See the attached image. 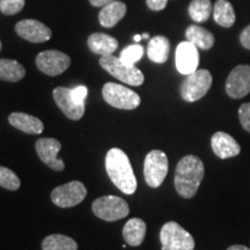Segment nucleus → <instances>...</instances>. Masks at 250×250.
<instances>
[{"mask_svg":"<svg viewBox=\"0 0 250 250\" xmlns=\"http://www.w3.org/2000/svg\"><path fill=\"white\" fill-rule=\"evenodd\" d=\"M204 164L198 156L187 155L180 160L175 170V188L183 198H192L204 179Z\"/></svg>","mask_w":250,"mask_h":250,"instance_id":"f257e3e1","label":"nucleus"},{"mask_svg":"<svg viewBox=\"0 0 250 250\" xmlns=\"http://www.w3.org/2000/svg\"><path fill=\"white\" fill-rule=\"evenodd\" d=\"M105 169L118 189L126 195H132L137 190V179L134 176L132 166L125 154L120 148H111L105 155Z\"/></svg>","mask_w":250,"mask_h":250,"instance_id":"f03ea898","label":"nucleus"},{"mask_svg":"<svg viewBox=\"0 0 250 250\" xmlns=\"http://www.w3.org/2000/svg\"><path fill=\"white\" fill-rule=\"evenodd\" d=\"M100 65L103 70L122 83H127L130 86H140L144 83L143 72L136 67V65H130L124 62L120 57H115L112 55L102 56L100 59Z\"/></svg>","mask_w":250,"mask_h":250,"instance_id":"7ed1b4c3","label":"nucleus"},{"mask_svg":"<svg viewBox=\"0 0 250 250\" xmlns=\"http://www.w3.org/2000/svg\"><path fill=\"white\" fill-rule=\"evenodd\" d=\"M162 250H193L195 240L191 234L175 221L166 223L160 230Z\"/></svg>","mask_w":250,"mask_h":250,"instance_id":"20e7f679","label":"nucleus"},{"mask_svg":"<svg viewBox=\"0 0 250 250\" xmlns=\"http://www.w3.org/2000/svg\"><path fill=\"white\" fill-rule=\"evenodd\" d=\"M212 86V74L208 70H197L187 76L181 85V96L184 101L195 102L208 94Z\"/></svg>","mask_w":250,"mask_h":250,"instance_id":"39448f33","label":"nucleus"},{"mask_svg":"<svg viewBox=\"0 0 250 250\" xmlns=\"http://www.w3.org/2000/svg\"><path fill=\"white\" fill-rule=\"evenodd\" d=\"M102 95L108 104L123 110H132L138 108L140 104V96L138 94L118 83H105L103 86Z\"/></svg>","mask_w":250,"mask_h":250,"instance_id":"423d86ee","label":"nucleus"},{"mask_svg":"<svg viewBox=\"0 0 250 250\" xmlns=\"http://www.w3.org/2000/svg\"><path fill=\"white\" fill-rule=\"evenodd\" d=\"M168 158L160 149H153L146 155L144 162V176L151 188H159L168 174Z\"/></svg>","mask_w":250,"mask_h":250,"instance_id":"0eeeda50","label":"nucleus"},{"mask_svg":"<svg viewBox=\"0 0 250 250\" xmlns=\"http://www.w3.org/2000/svg\"><path fill=\"white\" fill-rule=\"evenodd\" d=\"M92 210L96 217L105 221H116L129 214L127 203L117 196H103L93 202Z\"/></svg>","mask_w":250,"mask_h":250,"instance_id":"6e6552de","label":"nucleus"},{"mask_svg":"<svg viewBox=\"0 0 250 250\" xmlns=\"http://www.w3.org/2000/svg\"><path fill=\"white\" fill-rule=\"evenodd\" d=\"M87 189L79 181L59 186L51 193V201L59 208H73L85 199Z\"/></svg>","mask_w":250,"mask_h":250,"instance_id":"1a4fd4ad","label":"nucleus"},{"mask_svg":"<svg viewBox=\"0 0 250 250\" xmlns=\"http://www.w3.org/2000/svg\"><path fill=\"white\" fill-rule=\"evenodd\" d=\"M36 65L46 76L56 77L64 73L70 67L71 58L57 50H46L37 55Z\"/></svg>","mask_w":250,"mask_h":250,"instance_id":"9d476101","label":"nucleus"},{"mask_svg":"<svg viewBox=\"0 0 250 250\" xmlns=\"http://www.w3.org/2000/svg\"><path fill=\"white\" fill-rule=\"evenodd\" d=\"M226 93L232 99H242L250 93V65H237L226 80Z\"/></svg>","mask_w":250,"mask_h":250,"instance_id":"9b49d317","label":"nucleus"},{"mask_svg":"<svg viewBox=\"0 0 250 250\" xmlns=\"http://www.w3.org/2000/svg\"><path fill=\"white\" fill-rule=\"evenodd\" d=\"M175 64L181 74L189 76L193 73L197 71L199 64L198 48L190 43L189 41L180 43L176 48V54H175Z\"/></svg>","mask_w":250,"mask_h":250,"instance_id":"f8f14e48","label":"nucleus"},{"mask_svg":"<svg viewBox=\"0 0 250 250\" xmlns=\"http://www.w3.org/2000/svg\"><path fill=\"white\" fill-rule=\"evenodd\" d=\"M62 149V144L55 138H41L36 142V151L40 159L51 169L62 171L65 165L62 159L58 158V153Z\"/></svg>","mask_w":250,"mask_h":250,"instance_id":"ddd939ff","label":"nucleus"},{"mask_svg":"<svg viewBox=\"0 0 250 250\" xmlns=\"http://www.w3.org/2000/svg\"><path fill=\"white\" fill-rule=\"evenodd\" d=\"M15 31L23 40L31 43H43L51 39L52 31L48 26L37 20H22L17 23Z\"/></svg>","mask_w":250,"mask_h":250,"instance_id":"4468645a","label":"nucleus"},{"mask_svg":"<svg viewBox=\"0 0 250 250\" xmlns=\"http://www.w3.org/2000/svg\"><path fill=\"white\" fill-rule=\"evenodd\" d=\"M54 99L58 108L72 121H79L85 114V104H78L72 99L71 89L66 87H57L54 90Z\"/></svg>","mask_w":250,"mask_h":250,"instance_id":"2eb2a0df","label":"nucleus"},{"mask_svg":"<svg viewBox=\"0 0 250 250\" xmlns=\"http://www.w3.org/2000/svg\"><path fill=\"white\" fill-rule=\"evenodd\" d=\"M211 146L214 154L220 159L233 158V156L239 155L241 152L239 143L230 134L223 131H218L212 136Z\"/></svg>","mask_w":250,"mask_h":250,"instance_id":"dca6fc26","label":"nucleus"},{"mask_svg":"<svg viewBox=\"0 0 250 250\" xmlns=\"http://www.w3.org/2000/svg\"><path fill=\"white\" fill-rule=\"evenodd\" d=\"M8 122L12 126L24 133L40 134L44 130V124L40 118L24 112H13L8 116Z\"/></svg>","mask_w":250,"mask_h":250,"instance_id":"f3484780","label":"nucleus"},{"mask_svg":"<svg viewBox=\"0 0 250 250\" xmlns=\"http://www.w3.org/2000/svg\"><path fill=\"white\" fill-rule=\"evenodd\" d=\"M126 11V5L124 2L115 0L101 9L99 14L100 23L104 28H112L125 17Z\"/></svg>","mask_w":250,"mask_h":250,"instance_id":"a211bd4d","label":"nucleus"},{"mask_svg":"<svg viewBox=\"0 0 250 250\" xmlns=\"http://www.w3.org/2000/svg\"><path fill=\"white\" fill-rule=\"evenodd\" d=\"M87 43H88L89 49L92 50L94 54L100 56L112 55L118 48L117 40L103 33L92 34L88 37Z\"/></svg>","mask_w":250,"mask_h":250,"instance_id":"6ab92c4d","label":"nucleus"},{"mask_svg":"<svg viewBox=\"0 0 250 250\" xmlns=\"http://www.w3.org/2000/svg\"><path fill=\"white\" fill-rule=\"evenodd\" d=\"M146 224L140 218H132L124 225L123 237L129 246L138 247L145 240Z\"/></svg>","mask_w":250,"mask_h":250,"instance_id":"aec40b11","label":"nucleus"},{"mask_svg":"<svg viewBox=\"0 0 250 250\" xmlns=\"http://www.w3.org/2000/svg\"><path fill=\"white\" fill-rule=\"evenodd\" d=\"M170 43L167 37L155 36L149 40L147 45V56L156 64H164L169 57Z\"/></svg>","mask_w":250,"mask_h":250,"instance_id":"412c9836","label":"nucleus"},{"mask_svg":"<svg viewBox=\"0 0 250 250\" xmlns=\"http://www.w3.org/2000/svg\"><path fill=\"white\" fill-rule=\"evenodd\" d=\"M187 40L198 49L208 50L214 44V36L211 31L199 26H190L186 31Z\"/></svg>","mask_w":250,"mask_h":250,"instance_id":"4be33fe9","label":"nucleus"},{"mask_svg":"<svg viewBox=\"0 0 250 250\" xmlns=\"http://www.w3.org/2000/svg\"><path fill=\"white\" fill-rule=\"evenodd\" d=\"M213 18L219 26L225 28L232 27L236 20L233 6L227 0H217L213 7Z\"/></svg>","mask_w":250,"mask_h":250,"instance_id":"5701e85b","label":"nucleus"},{"mask_svg":"<svg viewBox=\"0 0 250 250\" xmlns=\"http://www.w3.org/2000/svg\"><path fill=\"white\" fill-rule=\"evenodd\" d=\"M26 70L20 62L13 59H0V80L17 83L23 79Z\"/></svg>","mask_w":250,"mask_h":250,"instance_id":"b1692460","label":"nucleus"},{"mask_svg":"<svg viewBox=\"0 0 250 250\" xmlns=\"http://www.w3.org/2000/svg\"><path fill=\"white\" fill-rule=\"evenodd\" d=\"M43 250H78V245L70 236L62 234H52L42 242Z\"/></svg>","mask_w":250,"mask_h":250,"instance_id":"393cba45","label":"nucleus"},{"mask_svg":"<svg viewBox=\"0 0 250 250\" xmlns=\"http://www.w3.org/2000/svg\"><path fill=\"white\" fill-rule=\"evenodd\" d=\"M212 14L210 0H192L189 5V15L195 22H205Z\"/></svg>","mask_w":250,"mask_h":250,"instance_id":"a878e982","label":"nucleus"},{"mask_svg":"<svg viewBox=\"0 0 250 250\" xmlns=\"http://www.w3.org/2000/svg\"><path fill=\"white\" fill-rule=\"evenodd\" d=\"M20 186L21 182L18 175L13 170L9 169V168L0 166V187L5 188L7 190H12V191H15V190H18L20 188Z\"/></svg>","mask_w":250,"mask_h":250,"instance_id":"bb28decb","label":"nucleus"},{"mask_svg":"<svg viewBox=\"0 0 250 250\" xmlns=\"http://www.w3.org/2000/svg\"><path fill=\"white\" fill-rule=\"evenodd\" d=\"M144 55V48L140 44H133L126 46L123 51L121 52L120 58L124 62L130 65H134L137 62L142 59Z\"/></svg>","mask_w":250,"mask_h":250,"instance_id":"cd10ccee","label":"nucleus"},{"mask_svg":"<svg viewBox=\"0 0 250 250\" xmlns=\"http://www.w3.org/2000/svg\"><path fill=\"white\" fill-rule=\"evenodd\" d=\"M26 0H0V11L5 15H14L22 11Z\"/></svg>","mask_w":250,"mask_h":250,"instance_id":"c85d7f7f","label":"nucleus"},{"mask_svg":"<svg viewBox=\"0 0 250 250\" xmlns=\"http://www.w3.org/2000/svg\"><path fill=\"white\" fill-rule=\"evenodd\" d=\"M239 120L243 129L250 133V102L243 103L239 108Z\"/></svg>","mask_w":250,"mask_h":250,"instance_id":"c756f323","label":"nucleus"},{"mask_svg":"<svg viewBox=\"0 0 250 250\" xmlns=\"http://www.w3.org/2000/svg\"><path fill=\"white\" fill-rule=\"evenodd\" d=\"M71 94L74 102L78 103V104H85V100L87 98V94H88V89L85 86H77L71 89Z\"/></svg>","mask_w":250,"mask_h":250,"instance_id":"7c9ffc66","label":"nucleus"},{"mask_svg":"<svg viewBox=\"0 0 250 250\" xmlns=\"http://www.w3.org/2000/svg\"><path fill=\"white\" fill-rule=\"evenodd\" d=\"M146 2L152 11H162L167 6L168 0H146Z\"/></svg>","mask_w":250,"mask_h":250,"instance_id":"2f4dec72","label":"nucleus"},{"mask_svg":"<svg viewBox=\"0 0 250 250\" xmlns=\"http://www.w3.org/2000/svg\"><path fill=\"white\" fill-rule=\"evenodd\" d=\"M240 42H241L243 48L250 50V24L243 29L241 35H240Z\"/></svg>","mask_w":250,"mask_h":250,"instance_id":"473e14b6","label":"nucleus"},{"mask_svg":"<svg viewBox=\"0 0 250 250\" xmlns=\"http://www.w3.org/2000/svg\"><path fill=\"white\" fill-rule=\"evenodd\" d=\"M115 1V0H89V2L95 7H104L105 5L110 4V2Z\"/></svg>","mask_w":250,"mask_h":250,"instance_id":"72a5a7b5","label":"nucleus"},{"mask_svg":"<svg viewBox=\"0 0 250 250\" xmlns=\"http://www.w3.org/2000/svg\"><path fill=\"white\" fill-rule=\"evenodd\" d=\"M227 250H250V249L248 247L242 246V245H234V246H230Z\"/></svg>","mask_w":250,"mask_h":250,"instance_id":"f704fd0d","label":"nucleus"},{"mask_svg":"<svg viewBox=\"0 0 250 250\" xmlns=\"http://www.w3.org/2000/svg\"><path fill=\"white\" fill-rule=\"evenodd\" d=\"M142 35H134V37H133V40L136 41V42H140V41H142Z\"/></svg>","mask_w":250,"mask_h":250,"instance_id":"c9c22d12","label":"nucleus"},{"mask_svg":"<svg viewBox=\"0 0 250 250\" xmlns=\"http://www.w3.org/2000/svg\"><path fill=\"white\" fill-rule=\"evenodd\" d=\"M142 37H143V39L147 40V39H148V37H149V35H148V34H147V33H144V34H143V35H142Z\"/></svg>","mask_w":250,"mask_h":250,"instance_id":"e433bc0d","label":"nucleus"},{"mask_svg":"<svg viewBox=\"0 0 250 250\" xmlns=\"http://www.w3.org/2000/svg\"><path fill=\"white\" fill-rule=\"evenodd\" d=\"M0 50H1V42H0Z\"/></svg>","mask_w":250,"mask_h":250,"instance_id":"4c0bfd02","label":"nucleus"}]
</instances>
